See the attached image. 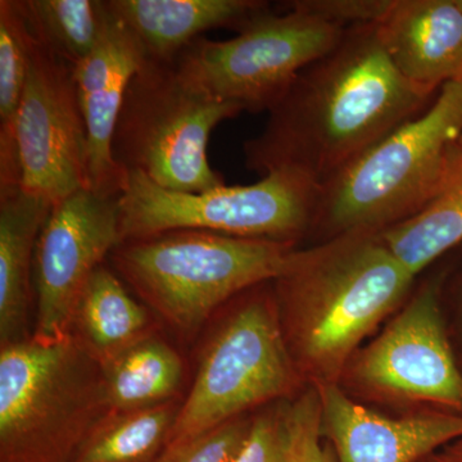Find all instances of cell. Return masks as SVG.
Returning a JSON list of instances; mask_svg holds the SVG:
<instances>
[{"label": "cell", "mask_w": 462, "mask_h": 462, "mask_svg": "<svg viewBox=\"0 0 462 462\" xmlns=\"http://www.w3.org/2000/svg\"><path fill=\"white\" fill-rule=\"evenodd\" d=\"M296 378L275 296L257 289L207 346L167 443L214 430L284 397Z\"/></svg>", "instance_id": "cell-9"}, {"label": "cell", "mask_w": 462, "mask_h": 462, "mask_svg": "<svg viewBox=\"0 0 462 462\" xmlns=\"http://www.w3.org/2000/svg\"><path fill=\"white\" fill-rule=\"evenodd\" d=\"M294 245L203 230H171L124 240L116 273L173 329L191 334L236 294L272 282Z\"/></svg>", "instance_id": "cell-5"}, {"label": "cell", "mask_w": 462, "mask_h": 462, "mask_svg": "<svg viewBox=\"0 0 462 462\" xmlns=\"http://www.w3.org/2000/svg\"><path fill=\"white\" fill-rule=\"evenodd\" d=\"M16 136L23 189L56 205L88 188V132L74 66L33 33Z\"/></svg>", "instance_id": "cell-10"}, {"label": "cell", "mask_w": 462, "mask_h": 462, "mask_svg": "<svg viewBox=\"0 0 462 462\" xmlns=\"http://www.w3.org/2000/svg\"><path fill=\"white\" fill-rule=\"evenodd\" d=\"M431 98L397 71L378 26L346 27L338 47L298 76L263 133L245 143V166L263 176L291 170L324 184Z\"/></svg>", "instance_id": "cell-1"}, {"label": "cell", "mask_w": 462, "mask_h": 462, "mask_svg": "<svg viewBox=\"0 0 462 462\" xmlns=\"http://www.w3.org/2000/svg\"><path fill=\"white\" fill-rule=\"evenodd\" d=\"M151 328L147 310L130 296L118 275L99 266L76 306L72 333L103 365L152 336Z\"/></svg>", "instance_id": "cell-18"}, {"label": "cell", "mask_w": 462, "mask_h": 462, "mask_svg": "<svg viewBox=\"0 0 462 462\" xmlns=\"http://www.w3.org/2000/svg\"><path fill=\"white\" fill-rule=\"evenodd\" d=\"M120 197L84 188L51 207L33 258L36 339H63L72 333L84 288L123 243Z\"/></svg>", "instance_id": "cell-12"}, {"label": "cell", "mask_w": 462, "mask_h": 462, "mask_svg": "<svg viewBox=\"0 0 462 462\" xmlns=\"http://www.w3.org/2000/svg\"><path fill=\"white\" fill-rule=\"evenodd\" d=\"M109 413L103 365L74 333L0 346V462H72Z\"/></svg>", "instance_id": "cell-4"}, {"label": "cell", "mask_w": 462, "mask_h": 462, "mask_svg": "<svg viewBox=\"0 0 462 462\" xmlns=\"http://www.w3.org/2000/svg\"><path fill=\"white\" fill-rule=\"evenodd\" d=\"M446 455L455 462H462V439L457 440V442L449 447L448 452Z\"/></svg>", "instance_id": "cell-28"}, {"label": "cell", "mask_w": 462, "mask_h": 462, "mask_svg": "<svg viewBox=\"0 0 462 462\" xmlns=\"http://www.w3.org/2000/svg\"><path fill=\"white\" fill-rule=\"evenodd\" d=\"M109 412L148 409L173 400L182 360L171 346L149 336L103 364Z\"/></svg>", "instance_id": "cell-19"}, {"label": "cell", "mask_w": 462, "mask_h": 462, "mask_svg": "<svg viewBox=\"0 0 462 462\" xmlns=\"http://www.w3.org/2000/svg\"><path fill=\"white\" fill-rule=\"evenodd\" d=\"M322 436L339 462H415L462 439V415L438 411L391 419L346 396L338 384H318Z\"/></svg>", "instance_id": "cell-14"}, {"label": "cell", "mask_w": 462, "mask_h": 462, "mask_svg": "<svg viewBox=\"0 0 462 462\" xmlns=\"http://www.w3.org/2000/svg\"><path fill=\"white\" fill-rule=\"evenodd\" d=\"M288 462H336L322 445L321 403L318 388L309 389L293 402H287Z\"/></svg>", "instance_id": "cell-25"}, {"label": "cell", "mask_w": 462, "mask_h": 462, "mask_svg": "<svg viewBox=\"0 0 462 462\" xmlns=\"http://www.w3.org/2000/svg\"><path fill=\"white\" fill-rule=\"evenodd\" d=\"M287 9H261L229 41L191 42L173 60L181 80L243 111H272L307 67L338 47L346 30L293 5Z\"/></svg>", "instance_id": "cell-8"}, {"label": "cell", "mask_w": 462, "mask_h": 462, "mask_svg": "<svg viewBox=\"0 0 462 462\" xmlns=\"http://www.w3.org/2000/svg\"><path fill=\"white\" fill-rule=\"evenodd\" d=\"M180 406L172 400L109 413L84 440L72 462H153L167 445Z\"/></svg>", "instance_id": "cell-22"}, {"label": "cell", "mask_w": 462, "mask_h": 462, "mask_svg": "<svg viewBox=\"0 0 462 462\" xmlns=\"http://www.w3.org/2000/svg\"><path fill=\"white\" fill-rule=\"evenodd\" d=\"M251 421L243 415L214 430L173 440L153 462H234L248 436Z\"/></svg>", "instance_id": "cell-24"}, {"label": "cell", "mask_w": 462, "mask_h": 462, "mask_svg": "<svg viewBox=\"0 0 462 462\" xmlns=\"http://www.w3.org/2000/svg\"><path fill=\"white\" fill-rule=\"evenodd\" d=\"M457 2V5H460V8L462 9V0H456Z\"/></svg>", "instance_id": "cell-30"}, {"label": "cell", "mask_w": 462, "mask_h": 462, "mask_svg": "<svg viewBox=\"0 0 462 462\" xmlns=\"http://www.w3.org/2000/svg\"><path fill=\"white\" fill-rule=\"evenodd\" d=\"M461 291H462V276H461Z\"/></svg>", "instance_id": "cell-31"}, {"label": "cell", "mask_w": 462, "mask_h": 462, "mask_svg": "<svg viewBox=\"0 0 462 462\" xmlns=\"http://www.w3.org/2000/svg\"><path fill=\"white\" fill-rule=\"evenodd\" d=\"M413 279L374 231L294 249L273 282L297 369L315 385L338 384L356 349L406 300Z\"/></svg>", "instance_id": "cell-2"}, {"label": "cell", "mask_w": 462, "mask_h": 462, "mask_svg": "<svg viewBox=\"0 0 462 462\" xmlns=\"http://www.w3.org/2000/svg\"><path fill=\"white\" fill-rule=\"evenodd\" d=\"M287 402L252 419L248 436L234 462H288Z\"/></svg>", "instance_id": "cell-26"}, {"label": "cell", "mask_w": 462, "mask_h": 462, "mask_svg": "<svg viewBox=\"0 0 462 462\" xmlns=\"http://www.w3.org/2000/svg\"><path fill=\"white\" fill-rule=\"evenodd\" d=\"M33 35L72 66L89 56L102 33V0H17Z\"/></svg>", "instance_id": "cell-23"}, {"label": "cell", "mask_w": 462, "mask_h": 462, "mask_svg": "<svg viewBox=\"0 0 462 462\" xmlns=\"http://www.w3.org/2000/svg\"><path fill=\"white\" fill-rule=\"evenodd\" d=\"M376 26L392 63L419 90L434 96L462 79V9L456 0H394Z\"/></svg>", "instance_id": "cell-15"}, {"label": "cell", "mask_w": 462, "mask_h": 462, "mask_svg": "<svg viewBox=\"0 0 462 462\" xmlns=\"http://www.w3.org/2000/svg\"><path fill=\"white\" fill-rule=\"evenodd\" d=\"M394 0H294L288 5L342 27L378 25Z\"/></svg>", "instance_id": "cell-27"}, {"label": "cell", "mask_w": 462, "mask_h": 462, "mask_svg": "<svg viewBox=\"0 0 462 462\" xmlns=\"http://www.w3.org/2000/svg\"><path fill=\"white\" fill-rule=\"evenodd\" d=\"M461 156L462 79L320 185L312 230L328 240L403 223L442 191Z\"/></svg>", "instance_id": "cell-3"}, {"label": "cell", "mask_w": 462, "mask_h": 462, "mask_svg": "<svg viewBox=\"0 0 462 462\" xmlns=\"http://www.w3.org/2000/svg\"><path fill=\"white\" fill-rule=\"evenodd\" d=\"M32 33L17 0H0V190L21 185L16 123Z\"/></svg>", "instance_id": "cell-21"}, {"label": "cell", "mask_w": 462, "mask_h": 462, "mask_svg": "<svg viewBox=\"0 0 462 462\" xmlns=\"http://www.w3.org/2000/svg\"><path fill=\"white\" fill-rule=\"evenodd\" d=\"M320 185L302 173L276 170L252 185L181 193L127 172L120 197L124 240L171 230H203L291 245L314 226Z\"/></svg>", "instance_id": "cell-7"}, {"label": "cell", "mask_w": 462, "mask_h": 462, "mask_svg": "<svg viewBox=\"0 0 462 462\" xmlns=\"http://www.w3.org/2000/svg\"><path fill=\"white\" fill-rule=\"evenodd\" d=\"M51 202L21 185L0 190V346L27 336L33 258Z\"/></svg>", "instance_id": "cell-17"}, {"label": "cell", "mask_w": 462, "mask_h": 462, "mask_svg": "<svg viewBox=\"0 0 462 462\" xmlns=\"http://www.w3.org/2000/svg\"><path fill=\"white\" fill-rule=\"evenodd\" d=\"M106 11L98 42L74 69L88 132V189L103 197H120L127 172L114 156L116 125L130 81L144 65L147 53L107 2Z\"/></svg>", "instance_id": "cell-13"}, {"label": "cell", "mask_w": 462, "mask_h": 462, "mask_svg": "<svg viewBox=\"0 0 462 462\" xmlns=\"http://www.w3.org/2000/svg\"><path fill=\"white\" fill-rule=\"evenodd\" d=\"M430 462H455L451 460L447 455L443 456H436V457L431 458Z\"/></svg>", "instance_id": "cell-29"}, {"label": "cell", "mask_w": 462, "mask_h": 462, "mask_svg": "<svg viewBox=\"0 0 462 462\" xmlns=\"http://www.w3.org/2000/svg\"><path fill=\"white\" fill-rule=\"evenodd\" d=\"M383 242L412 273L462 243V156L442 191L421 212L382 231Z\"/></svg>", "instance_id": "cell-20"}, {"label": "cell", "mask_w": 462, "mask_h": 462, "mask_svg": "<svg viewBox=\"0 0 462 462\" xmlns=\"http://www.w3.org/2000/svg\"><path fill=\"white\" fill-rule=\"evenodd\" d=\"M348 366L352 379L373 393L462 415V372L447 337L439 282H425Z\"/></svg>", "instance_id": "cell-11"}, {"label": "cell", "mask_w": 462, "mask_h": 462, "mask_svg": "<svg viewBox=\"0 0 462 462\" xmlns=\"http://www.w3.org/2000/svg\"><path fill=\"white\" fill-rule=\"evenodd\" d=\"M112 14L129 27L147 57L173 62L208 30L238 27L269 7L261 0H106Z\"/></svg>", "instance_id": "cell-16"}, {"label": "cell", "mask_w": 462, "mask_h": 462, "mask_svg": "<svg viewBox=\"0 0 462 462\" xmlns=\"http://www.w3.org/2000/svg\"><path fill=\"white\" fill-rule=\"evenodd\" d=\"M240 112L234 103L191 89L173 62L147 57L125 96L116 125L115 160L125 171L141 172L165 189H215L225 181L209 165V136L218 124Z\"/></svg>", "instance_id": "cell-6"}]
</instances>
